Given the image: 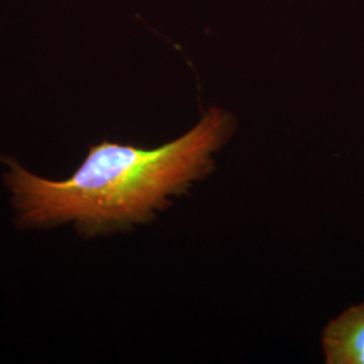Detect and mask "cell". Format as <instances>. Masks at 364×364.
<instances>
[{
  "instance_id": "cell-1",
  "label": "cell",
  "mask_w": 364,
  "mask_h": 364,
  "mask_svg": "<svg viewBox=\"0 0 364 364\" xmlns=\"http://www.w3.org/2000/svg\"><path fill=\"white\" fill-rule=\"evenodd\" d=\"M231 114L210 108L192 130L153 150L103 142L64 181L41 178L11 158L6 180L19 225L75 223L96 235L149 220L170 197L207 174L213 154L234 131Z\"/></svg>"
},
{
  "instance_id": "cell-2",
  "label": "cell",
  "mask_w": 364,
  "mask_h": 364,
  "mask_svg": "<svg viewBox=\"0 0 364 364\" xmlns=\"http://www.w3.org/2000/svg\"><path fill=\"white\" fill-rule=\"evenodd\" d=\"M328 364H364V302L335 317L323 335Z\"/></svg>"
}]
</instances>
